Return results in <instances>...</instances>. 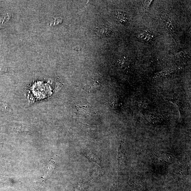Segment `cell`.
<instances>
[{
	"mask_svg": "<svg viewBox=\"0 0 191 191\" xmlns=\"http://www.w3.org/2000/svg\"><path fill=\"white\" fill-rule=\"evenodd\" d=\"M151 34L148 32H144L139 34V39L142 41L147 42L152 38Z\"/></svg>",
	"mask_w": 191,
	"mask_h": 191,
	"instance_id": "cell-4",
	"label": "cell"
},
{
	"mask_svg": "<svg viewBox=\"0 0 191 191\" xmlns=\"http://www.w3.org/2000/svg\"><path fill=\"white\" fill-rule=\"evenodd\" d=\"M10 19V15H9L8 14L7 16L1 17L0 20V29L5 27L6 25L7 22Z\"/></svg>",
	"mask_w": 191,
	"mask_h": 191,
	"instance_id": "cell-5",
	"label": "cell"
},
{
	"mask_svg": "<svg viewBox=\"0 0 191 191\" xmlns=\"http://www.w3.org/2000/svg\"><path fill=\"white\" fill-rule=\"evenodd\" d=\"M152 1H144V4H145V6L147 7V8H148V7L150 6V4L152 3Z\"/></svg>",
	"mask_w": 191,
	"mask_h": 191,
	"instance_id": "cell-7",
	"label": "cell"
},
{
	"mask_svg": "<svg viewBox=\"0 0 191 191\" xmlns=\"http://www.w3.org/2000/svg\"><path fill=\"white\" fill-rule=\"evenodd\" d=\"M116 18L120 23L123 24H126L128 22V17L125 12L118 11L116 14Z\"/></svg>",
	"mask_w": 191,
	"mask_h": 191,
	"instance_id": "cell-3",
	"label": "cell"
},
{
	"mask_svg": "<svg viewBox=\"0 0 191 191\" xmlns=\"http://www.w3.org/2000/svg\"><path fill=\"white\" fill-rule=\"evenodd\" d=\"M95 33L99 36L108 37H109L113 32L111 28L106 25H102L95 28Z\"/></svg>",
	"mask_w": 191,
	"mask_h": 191,
	"instance_id": "cell-2",
	"label": "cell"
},
{
	"mask_svg": "<svg viewBox=\"0 0 191 191\" xmlns=\"http://www.w3.org/2000/svg\"><path fill=\"white\" fill-rule=\"evenodd\" d=\"M83 153L90 161L96 162L101 166V162L98 155L93 149H86L83 150Z\"/></svg>",
	"mask_w": 191,
	"mask_h": 191,
	"instance_id": "cell-1",
	"label": "cell"
},
{
	"mask_svg": "<svg viewBox=\"0 0 191 191\" xmlns=\"http://www.w3.org/2000/svg\"><path fill=\"white\" fill-rule=\"evenodd\" d=\"M9 71L8 67L3 65H0V74L7 73Z\"/></svg>",
	"mask_w": 191,
	"mask_h": 191,
	"instance_id": "cell-6",
	"label": "cell"
}]
</instances>
